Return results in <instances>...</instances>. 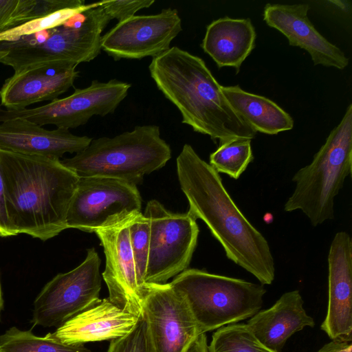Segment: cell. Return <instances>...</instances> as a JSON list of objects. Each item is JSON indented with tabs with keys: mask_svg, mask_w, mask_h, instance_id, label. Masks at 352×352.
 I'll return each mask as SVG.
<instances>
[{
	"mask_svg": "<svg viewBox=\"0 0 352 352\" xmlns=\"http://www.w3.org/2000/svg\"><path fill=\"white\" fill-rule=\"evenodd\" d=\"M131 84L110 80H93L85 88L76 89L73 94L34 108L10 111L0 108V122L19 118L39 126L54 125L69 130L85 124L94 116H105L115 111L126 97Z\"/></svg>",
	"mask_w": 352,
	"mask_h": 352,
	"instance_id": "cell-11",
	"label": "cell"
},
{
	"mask_svg": "<svg viewBox=\"0 0 352 352\" xmlns=\"http://www.w3.org/2000/svg\"><path fill=\"white\" fill-rule=\"evenodd\" d=\"M210 352H276L261 343L246 324H231L218 329L208 345Z\"/></svg>",
	"mask_w": 352,
	"mask_h": 352,
	"instance_id": "cell-26",
	"label": "cell"
},
{
	"mask_svg": "<svg viewBox=\"0 0 352 352\" xmlns=\"http://www.w3.org/2000/svg\"><path fill=\"white\" fill-rule=\"evenodd\" d=\"M87 6L88 4H85L76 8H67L41 18L31 20L13 29L0 33V42L16 41L22 36L56 27Z\"/></svg>",
	"mask_w": 352,
	"mask_h": 352,
	"instance_id": "cell-28",
	"label": "cell"
},
{
	"mask_svg": "<svg viewBox=\"0 0 352 352\" xmlns=\"http://www.w3.org/2000/svg\"><path fill=\"white\" fill-rule=\"evenodd\" d=\"M141 208L137 186L109 177H82L71 200L66 225L96 232L132 219L142 212Z\"/></svg>",
	"mask_w": 352,
	"mask_h": 352,
	"instance_id": "cell-9",
	"label": "cell"
},
{
	"mask_svg": "<svg viewBox=\"0 0 352 352\" xmlns=\"http://www.w3.org/2000/svg\"><path fill=\"white\" fill-rule=\"evenodd\" d=\"M328 309L321 329L331 340H352V241L338 232L328 253Z\"/></svg>",
	"mask_w": 352,
	"mask_h": 352,
	"instance_id": "cell-16",
	"label": "cell"
},
{
	"mask_svg": "<svg viewBox=\"0 0 352 352\" xmlns=\"http://www.w3.org/2000/svg\"><path fill=\"white\" fill-rule=\"evenodd\" d=\"M0 170L14 236L41 241L67 229L66 217L79 177L60 160L0 148Z\"/></svg>",
	"mask_w": 352,
	"mask_h": 352,
	"instance_id": "cell-2",
	"label": "cell"
},
{
	"mask_svg": "<svg viewBox=\"0 0 352 352\" xmlns=\"http://www.w3.org/2000/svg\"><path fill=\"white\" fill-rule=\"evenodd\" d=\"M150 222L146 283L164 284L188 269L197 246L199 227L188 212L175 213L150 200L144 213Z\"/></svg>",
	"mask_w": 352,
	"mask_h": 352,
	"instance_id": "cell-8",
	"label": "cell"
},
{
	"mask_svg": "<svg viewBox=\"0 0 352 352\" xmlns=\"http://www.w3.org/2000/svg\"><path fill=\"white\" fill-rule=\"evenodd\" d=\"M184 352H210L206 333L198 334Z\"/></svg>",
	"mask_w": 352,
	"mask_h": 352,
	"instance_id": "cell-33",
	"label": "cell"
},
{
	"mask_svg": "<svg viewBox=\"0 0 352 352\" xmlns=\"http://www.w3.org/2000/svg\"><path fill=\"white\" fill-rule=\"evenodd\" d=\"M170 157V147L161 138L160 127L143 125L113 138L92 139L85 149L60 162L79 178L109 177L137 186Z\"/></svg>",
	"mask_w": 352,
	"mask_h": 352,
	"instance_id": "cell-5",
	"label": "cell"
},
{
	"mask_svg": "<svg viewBox=\"0 0 352 352\" xmlns=\"http://www.w3.org/2000/svg\"><path fill=\"white\" fill-rule=\"evenodd\" d=\"M155 3L154 0H113L102 1V6L111 20L118 22L127 19L144 8H148Z\"/></svg>",
	"mask_w": 352,
	"mask_h": 352,
	"instance_id": "cell-30",
	"label": "cell"
},
{
	"mask_svg": "<svg viewBox=\"0 0 352 352\" xmlns=\"http://www.w3.org/2000/svg\"><path fill=\"white\" fill-rule=\"evenodd\" d=\"M140 316L121 309L109 298H100L58 327L54 333L68 344L112 340L131 331Z\"/></svg>",
	"mask_w": 352,
	"mask_h": 352,
	"instance_id": "cell-19",
	"label": "cell"
},
{
	"mask_svg": "<svg viewBox=\"0 0 352 352\" xmlns=\"http://www.w3.org/2000/svg\"><path fill=\"white\" fill-rule=\"evenodd\" d=\"M0 352H92L85 344H68L54 333L37 336L31 330L12 327L0 335Z\"/></svg>",
	"mask_w": 352,
	"mask_h": 352,
	"instance_id": "cell-24",
	"label": "cell"
},
{
	"mask_svg": "<svg viewBox=\"0 0 352 352\" xmlns=\"http://www.w3.org/2000/svg\"><path fill=\"white\" fill-rule=\"evenodd\" d=\"M91 140L68 129L48 130L23 119L0 122V148L25 155L60 160L65 153L80 152Z\"/></svg>",
	"mask_w": 352,
	"mask_h": 352,
	"instance_id": "cell-18",
	"label": "cell"
},
{
	"mask_svg": "<svg viewBox=\"0 0 352 352\" xmlns=\"http://www.w3.org/2000/svg\"><path fill=\"white\" fill-rule=\"evenodd\" d=\"M186 298L201 333L254 316L263 305V285L187 269L170 283Z\"/></svg>",
	"mask_w": 352,
	"mask_h": 352,
	"instance_id": "cell-7",
	"label": "cell"
},
{
	"mask_svg": "<svg viewBox=\"0 0 352 352\" xmlns=\"http://www.w3.org/2000/svg\"><path fill=\"white\" fill-rule=\"evenodd\" d=\"M84 5L82 0H0V33L57 11Z\"/></svg>",
	"mask_w": 352,
	"mask_h": 352,
	"instance_id": "cell-23",
	"label": "cell"
},
{
	"mask_svg": "<svg viewBox=\"0 0 352 352\" xmlns=\"http://www.w3.org/2000/svg\"><path fill=\"white\" fill-rule=\"evenodd\" d=\"M176 164L179 185L189 204L188 212L206 224L228 259L261 285H271L275 263L270 245L237 207L219 173L188 144L184 145Z\"/></svg>",
	"mask_w": 352,
	"mask_h": 352,
	"instance_id": "cell-1",
	"label": "cell"
},
{
	"mask_svg": "<svg viewBox=\"0 0 352 352\" xmlns=\"http://www.w3.org/2000/svg\"><path fill=\"white\" fill-rule=\"evenodd\" d=\"M151 76L180 111L182 123L219 144L252 140L256 132L233 109L204 60L177 47L153 58Z\"/></svg>",
	"mask_w": 352,
	"mask_h": 352,
	"instance_id": "cell-3",
	"label": "cell"
},
{
	"mask_svg": "<svg viewBox=\"0 0 352 352\" xmlns=\"http://www.w3.org/2000/svg\"><path fill=\"white\" fill-rule=\"evenodd\" d=\"M182 30L176 9L135 15L118 22L102 36L101 49L115 60L153 58L164 53Z\"/></svg>",
	"mask_w": 352,
	"mask_h": 352,
	"instance_id": "cell-13",
	"label": "cell"
},
{
	"mask_svg": "<svg viewBox=\"0 0 352 352\" xmlns=\"http://www.w3.org/2000/svg\"><path fill=\"white\" fill-rule=\"evenodd\" d=\"M256 31L250 19L228 16L213 21L206 28L201 47L219 68L234 67L236 73L255 47Z\"/></svg>",
	"mask_w": 352,
	"mask_h": 352,
	"instance_id": "cell-21",
	"label": "cell"
},
{
	"mask_svg": "<svg viewBox=\"0 0 352 352\" xmlns=\"http://www.w3.org/2000/svg\"><path fill=\"white\" fill-rule=\"evenodd\" d=\"M221 90L236 113L256 132L275 135L294 127V120L269 98L247 92L239 85Z\"/></svg>",
	"mask_w": 352,
	"mask_h": 352,
	"instance_id": "cell-22",
	"label": "cell"
},
{
	"mask_svg": "<svg viewBox=\"0 0 352 352\" xmlns=\"http://www.w3.org/2000/svg\"><path fill=\"white\" fill-rule=\"evenodd\" d=\"M100 263L98 252L89 248L81 264L46 283L34 300L32 324L58 328L94 305L100 299Z\"/></svg>",
	"mask_w": 352,
	"mask_h": 352,
	"instance_id": "cell-10",
	"label": "cell"
},
{
	"mask_svg": "<svg viewBox=\"0 0 352 352\" xmlns=\"http://www.w3.org/2000/svg\"><path fill=\"white\" fill-rule=\"evenodd\" d=\"M253 160L251 140L235 139L219 144L210 154L209 164L217 173L237 179Z\"/></svg>",
	"mask_w": 352,
	"mask_h": 352,
	"instance_id": "cell-25",
	"label": "cell"
},
{
	"mask_svg": "<svg viewBox=\"0 0 352 352\" xmlns=\"http://www.w3.org/2000/svg\"><path fill=\"white\" fill-rule=\"evenodd\" d=\"M129 238L133 256L138 283L143 289L148 258L150 243V222L142 212L130 222Z\"/></svg>",
	"mask_w": 352,
	"mask_h": 352,
	"instance_id": "cell-27",
	"label": "cell"
},
{
	"mask_svg": "<svg viewBox=\"0 0 352 352\" xmlns=\"http://www.w3.org/2000/svg\"><path fill=\"white\" fill-rule=\"evenodd\" d=\"M142 315L152 352H184L201 333L186 298L170 283L144 285Z\"/></svg>",
	"mask_w": 352,
	"mask_h": 352,
	"instance_id": "cell-12",
	"label": "cell"
},
{
	"mask_svg": "<svg viewBox=\"0 0 352 352\" xmlns=\"http://www.w3.org/2000/svg\"><path fill=\"white\" fill-rule=\"evenodd\" d=\"M134 217L95 233L105 254V269L102 276L108 288V298L121 309L140 316L144 287L142 289L138 283L129 231Z\"/></svg>",
	"mask_w": 352,
	"mask_h": 352,
	"instance_id": "cell-14",
	"label": "cell"
},
{
	"mask_svg": "<svg viewBox=\"0 0 352 352\" xmlns=\"http://www.w3.org/2000/svg\"><path fill=\"white\" fill-rule=\"evenodd\" d=\"M111 19L102 1L88 4L64 23L16 41L0 42V63L18 72L50 62L74 65L100 53L102 33Z\"/></svg>",
	"mask_w": 352,
	"mask_h": 352,
	"instance_id": "cell-4",
	"label": "cell"
},
{
	"mask_svg": "<svg viewBox=\"0 0 352 352\" xmlns=\"http://www.w3.org/2000/svg\"><path fill=\"white\" fill-rule=\"evenodd\" d=\"M14 236L10 228L6 206V197L3 181L0 170V236Z\"/></svg>",
	"mask_w": 352,
	"mask_h": 352,
	"instance_id": "cell-31",
	"label": "cell"
},
{
	"mask_svg": "<svg viewBox=\"0 0 352 352\" xmlns=\"http://www.w3.org/2000/svg\"><path fill=\"white\" fill-rule=\"evenodd\" d=\"M76 65L60 62L37 64L14 72L0 89L1 105L19 111L53 101L66 92L79 76Z\"/></svg>",
	"mask_w": 352,
	"mask_h": 352,
	"instance_id": "cell-15",
	"label": "cell"
},
{
	"mask_svg": "<svg viewBox=\"0 0 352 352\" xmlns=\"http://www.w3.org/2000/svg\"><path fill=\"white\" fill-rule=\"evenodd\" d=\"M3 307V294H2V289H1V280H0V318H1V313Z\"/></svg>",
	"mask_w": 352,
	"mask_h": 352,
	"instance_id": "cell-34",
	"label": "cell"
},
{
	"mask_svg": "<svg viewBox=\"0 0 352 352\" xmlns=\"http://www.w3.org/2000/svg\"><path fill=\"white\" fill-rule=\"evenodd\" d=\"M309 9L307 3H267L263 20L284 34L290 45L306 50L314 65L344 69L349 65L348 57L316 30L307 16Z\"/></svg>",
	"mask_w": 352,
	"mask_h": 352,
	"instance_id": "cell-17",
	"label": "cell"
},
{
	"mask_svg": "<svg viewBox=\"0 0 352 352\" xmlns=\"http://www.w3.org/2000/svg\"><path fill=\"white\" fill-rule=\"evenodd\" d=\"M107 352H152L146 320L142 314L131 331L111 341Z\"/></svg>",
	"mask_w": 352,
	"mask_h": 352,
	"instance_id": "cell-29",
	"label": "cell"
},
{
	"mask_svg": "<svg viewBox=\"0 0 352 352\" xmlns=\"http://www.w3.org/2000/svg\"><path fill=\"white\" fill-rule=\"evenodd\" d=\"M352 171V104L311 162L293 176L295 188L284 210L302 211L316 227L334 218V199Z\"/></svg>",
	"mask_w": 352,
	"mask_h": 352,
	"instance_id": "cell-6",
	"label": "cell"
},
{
	"mask_svg": "<svg viewBox=\"0 0 352 352\" xmlns=\"http://www.w3.org/2000/svg\"><path fill=\"white\" fill-rule=\"evenodd\" d=\"M246 325L256 338L268 349L280 352L289 338L315 322L303 307L298 290L284 293L270 308L259 311Z\"/></svg>",
	"mask_w": 352,
	"mask_h": 352,
	"instance_id": "cell-20",
	"label": "cell"
},
{
	"mask_svg": "<svg viewBox=\"0 0 352 352\" xmlns=\"http://www.w3.org/2000/svg\"><path fill=\"white\" fill-rule=\"evenodd\" d=\"M317 352H352L351 342L332 340Z\"/></svg>",
	"mask_w": 352,
	"mask_h": 352,
	"instance_id": "cell-32",
	"label": "cell"
}]
</instances>
